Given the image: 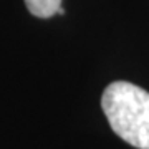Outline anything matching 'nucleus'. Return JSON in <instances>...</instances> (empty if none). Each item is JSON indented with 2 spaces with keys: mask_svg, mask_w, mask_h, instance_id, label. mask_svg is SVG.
I'll return each instance as SVG.
<instances>
[{
  "mask_svg": "<svg viewBox=\"0 0 149 149\" xmlns=\"http://www.w3.org/2000/svg\"><path fill=\"white\" fill-rule=\"evenodd\" d=\"M103 111L114 133L138 149H149V93L128 81H114L101 96Z\"/></svg>",
  "mask_w": 149,
  "mask_h": 149,
  "instance_id": "nucleus-1",
  "label": "nucleus"
},
{
  "mask_svg": "<svg viewBox=\"0 0 149 149\" xmlns=\"http://www.w3.org/2000/svg\"><path fill=\"white\" fill-rule=\"evenodd\" d=\"M25 5L32 15L38 18H48L58 13L61 0H25Z\"/></svg>",
  "mask_w": 149,
  "mask_h": 149,
  "instance_id": "nucleus-2",
  "label": "nucleus"
}]
</instances>
